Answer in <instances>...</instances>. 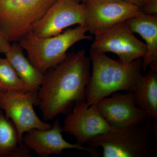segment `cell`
<instances>
[{
    "label": "cell",
    "instance_id": "cell-11",
    "mask_svg": "<svg viewBox=\"0 0 157 157\" xmlns=\"http://www.w3.org/2000/svg\"><path fill=\"white\" fill-rule=\"evenodd\" d=\"M96 104L98 110L111 128H123L141 123L147 118L137 106L133 92H116Z\"/></svg>",
    "mask_w": 157,
    "mask_h": 157
},
{
    "label": "cell",
    "instance_id": "cell-19",
    "mask_svg": "<svg viewBox=\"0 0 157 157\" xmlns=\"http://www.w3.org/2000/svg\"><path fill=\"white\" fill-rule=\"evenodd\" d=\"M11 46V42L6 39L2 32L0 29V54H5L9 51Z\"/></svg>",
    "mask_w": 157,
    "mask_h": 157
},
{
    "label": "cell",
    "instance_id": "cell-4",
    "mask_svg": "<svg viewBox=\"0 0 157 157\" xmlns=\"http://www.w3.org/2000/svg\"><path fill=\"white\" fill-rule=\"evenodd\" d=\"M144 121L123 128H111L89 142L94 148L101 147L104 157H149L152 144L151 132Z\"/></svg>",
    "mask_w": 157,
    "mask_h": 157
},
{
    "label": "cell",
    "instance_id": "cell-8",
    "mask_svg": "<svg viewBox=\"0 0 157 157\" xmlns=\"http://www.w3.org/2000/svg\"><path fill=\"white\" fill-rule=\"evenodd\" d=\"M86 5L76 0H56L31 31L37 36L45 38L58 35L74 25L86 26Z\"/></svg>",
    "mask_w": 157,
    "mask_h": 157
},
{
    "label": "cell",
    "instance_id": "cell-20",
    "mask_svg": "<svg viewBox=\"0 0 157 157\" xmlns=\"http://www.w3.org/2000/svg\"><path fill=\"white\" fill-rule=\"evenodd\" d=\"M124 1L131 3L139 7L140 11L142 12L145 0H123Z\"/></svg>",
    "mask_w": 157,
    "mask_h": 157
},
{
    "label": "cell",
    "instance_id": "cell-15",
    "mask_svg": "<svg viewBox=\"0 0 157 157\" xmlns=\"http://www.w3.org/2000/svg\"><path fill=\"white\" fill-rule=\"evenodd\" d=\"M136 104L147 118L157 122V70L140 76L133 92Z\"/></svg>",
    "mask_w": 157,
    "mask_h": 157
},
{
    "label": "cell",
    "instance_id": "cell-16",
    "mask_svg": "<svg viewBox=\"0 0 157 157\" xmlns=\"http://www.w3.org/2000/svg\"><path fill=\"white\" fill-rule=\"evenodd\" d=\"M20 143L16 128L0 109V157H11Z\"/></svg>",
    "mask_w": 157,
    "mask_h": 157
},
{
    "label": "cell",
    "instance_id": "cell-18",
    "mask_svg": "<svg viewBox=\"0 0 157 157\" xmlns=\"http://www.w3.org/2000/svg\"><path fill=\"white\" fill-rule=\"evenodd\" d=\"M31 151L22 141L18 144L11 157H29L31 156Z\"/></svg>",
    "mask_w": 157,
    "mask_h": 157
},
{
    "label": "cell",
    "instance_id": "cell-21",
    "mask_svg": "<svg viewBox=\"0 0 157 157\" xmlns=\"http://www.w3.org/2000/svg\"><path fill=\"white\" fill-rule=\"evenodd\" d=\"M155 1V0H145V2H144V6L142 11H143V9H144L145 6H146L147 4H148L149 3L151 2H152V1Z\"/></svg>",
    "mask_w": 157,
    "mask_h": 157
},
{
    "label": "cell",
    "instance_id": "cell-22",
    "mask_svg": "<svg viewBox=\"0 0 157 157\" xmlns=\"http://www.w3.org/2000/svg\"><path fill=\"white\" fill-rule=\"evenodd\" d=\"M76 1L78 3H84L86 0H76Z\"/></svg>",
    "mask_w": 157,
    "mask_h": 157
},
{
    "label": "cell",
    "instance_id": "cell-10",
    "mask_svg": "<svg viewBox=\"0 0 157 157\" xmlns=\"http://www.w3.org/2000/svg\"><path fill=\"white\" fill-rule=\"evenodd\" d=\"M64 132L73 135L76 143H88L111 128L104 119L96 104H89L86 101L78 102L68 114L63 125Z\"/></svg>",
    "mask_w": 157,
    "mask_h": 157
},
{
    "label": "cell",
    "instance_id": "cell-3",
    "mask_svg": "<svg viewBox=\"0 0 157 157\" xmlns=\"http://www.w3.org/2000/svg\"><path fill=\"white\" fill-rule=\"evenodd\" d=\"M87 27L78 25L52 36L42 38L30 31L17 42L27 53L28 58L42 73L63 61L67 56L68 49L76 43L84 40H92L86 35Z\"/></svg>",
    "mask_w": 157,
    "mask_h": 157
},
{
    "label": "cell",
    "instance_id": "cell-23",
    "mask_svg": "<svg viewBox=\"0 0 157 157\" xmlns=\"http://www.w3.org/2000/svg\"><path fill=\"white\" fill-rule=\"evenodd\" d=\"M2 91L0 90V102H1V96H2Z\"/></svg>",
    "mask_w": 157,
    "mask_h": 157
},
{
    "label": "cell",
    "instance_id": "cell-17",
    "mask_svg": "<svg viewBox=\"0 0 157 157\" xmlns=\"http://www.w3.org/2000/svg\"><path fill=\"white\" fill-rule=\"evenodd\" d=\"M0 90L2 91H33L23 82L6 58H0Z\"/></svg>",
    "mask_w": 157,
    "mask_h": 157
},
{
    "label": "cell",
    "instance_id": "cell-1",
    "mask_svg": "<svg viewBox=\"0 0 157 157\" xmlns=\"http://www.w3.org/2000/svg\"><path fill=\"white\" fill-rule=\"evenodd\" d=\"M90 63L85 50L82 49L67 55L63 61L44 74L37 91V105L44 120H52L73 105L85 101Z\"/></svg>",
    "mask_w": 157,
    "mask_h": 157
},
{
    "label": "cell",
    "instance_id": "cell-7",
    "mask_svg": "<svg viewBox=\"0 0 157 157\" xmlns=\"http://www.w3.org/2000/svg\"><path fill=\"white\" fill-rule=\"evenodd\" d=\"M91 48L101 53L115 54L126 65L143 58L147 51L145 43L135 36L126 21L95 36Z\"/></svg>",
    "mask_w": 157,
    "mask_h": 157
},
{
    "label": "cell",
    "instance_id": "cell-14",
    "mask_svg": "<svg viewBox=\"0 0 157 157\" xmlns=\"http://www.w3.org/2000/svg\"><path fill=\"white\" fill-rule=\"evenodd\" d=\"M5 55L23 82L32 90L38 91L44 80V73L26 57L18 43L12 42L10 49Z\"/></svg>",
    "mask_w": 157,
    "mask_h": 157
},
{
    "label": "cell",
    "instance_id": "cell-6",
    "mask_svg": "<svg viewBox=\"0 0 157 157\" xmlns=\"http://www.w3.org/2000/svg\"><path fill=\"white\" fill-rule=\"evenodd\" d=\"M37 103V91L2 92L0 109L14 125L20 142L24 135L30 130L51 128L52 125L42 120L35 112L34 106Z\"/></svg>",
    "mask_w": 157,
    "mask_h": 157
},
{
    "label": "cell",
    "instance_id": "cell-12",
    "mask_svg": "<svg viewBox=\"0 0 157 157\" xmlns=\"http://www.w3.org/2000/svg\"><path fill=\"white\" fill-rule=\"evenodd\" d=\"M63 126L57 120L49 129H34L26 132L23 136L22 141L39 156L59 155L65 150L71 149L85 151L92 156L98 155L94 147H85L76 143L68 142L63 137Z\"/></svg>",
    "mask_w": 157,
    "mask_h": 157
},
{
    "label": "cell",
    "instance_id": "cell-2",
    "mask_svg": "<svg viewBox=\"0 0 157 157\" xmlns=\"http://www.w3.org/2000/svg\"><path fill=\"white\" fill-rule=\"evenodd\" d=\"M90 58L92 70L85 90L86 101L89 104H96L120 91L133 92L142 74L141 59L126 65L91 48Z\"/></svg>",
    "mask_w": 157,
    "mask_h": 157
},
{
    "label": "cell",
    "instance_id": "cell-5",
    "mask_svg": "<svg viewBox=\"0 0 157 157\" xmlns=\"http://www.w3.org/2000/svg\"><path fill=\"white\" fill-rule=\"evenodd\" d=\"M56 0H0V29L10 42H17Z\"/></svg>",
    "mask_w": 157,
    "mask_h": 157
},
{
    "label": "cell",
    "instance_id": "cell-13",
    "mask_svg": "<svg viewBox=\"0 0 157 157\" xmlns=\"http://www.w3.org/2000/svg\"><path fill=\"white\" fill-rule=\"evenodd\" d=\"M133 33L139 34L145 41L147 51L142 60V71L157 66V14L140 13L126 21Z\"/></svg>",
    "mask_w": 157,
    "mask_h": 157
},
{
    "label": "cell",
    "instance_id": "cell-9",
    "mask_svg": "<svg viewBox=\"0 0 157 157\" xmlns=\"http://www.w3.org/2000/svg\"><path fill=\"white\" fill-rule=\"evenodd\" d=\"M84 3L86 26L95 36L142 12L137 6L123 0H86Z\"/></svg>",
    "mask_w": 157,
    "mask_h": 157
}]
</instances>
